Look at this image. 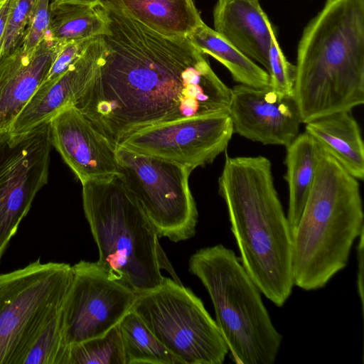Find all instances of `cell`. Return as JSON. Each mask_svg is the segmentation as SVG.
I'll list each match as a JSON object with an SVG mask.
<instances>
[{"label":"cell","mask_w":364,"mask_h":364,"mask_svg":"<svg viewBox=\"0 0 364 364\" xmlns=\"http://www.w3.org/2000/svg\"><path fill=\"white\" fill-rule=\"evenodd\" d=\"M97 5L107 23L104 54L73 105L115 146L155 126L229 114L231 88L187 36L157 32L116 0Z\"/></svg>","instance_id":"6da1fadb"},{"label":"cell","mask_w":364,"mask_h":364,"mask_svg":"<svg viewBox=\"0 0 364 364\" xmlns=\"http://www.w3.org/2000/svg\"><path fill=\"white\" fill-rule=\"evenodd\" d=\"M240 262L260 292L277 306L291 294L292 236L264 156H226L218 179Z\"/></svg>","instance_id":"7a4b0ae2"},{"label":"cell","mask_w":364,"mask_h":364,"mask_svg":"<svg viewBox=\"0 0 364 364\" xmlns=\"http://www.w3.org/2000/svg\"><path fill=\"white\" fill-rule=\"evenodd\" d=\"M293 96L306 124L364 102V0H326L299 42Z\"/></svg>","instance_id":"3957f363"},{"label":"cell","mask_w":364,"mask_h":364,"mask_svg":"<svg viewBox=\"0 0 364 364\" xmlns=\"http://www.w3.org/2000/svg\"><path fill=\"white\" fill-rule=\"evenodd\" d=\"M363 219L358 179L321 148L312 188L292 233L294 284L319 289L343 269L364 232Z\"/></svg>","instance_id":"277c9868"},{"label":"cell","mask_w":364,"mask_h":364,"mask_svg":"<svg viewBox=\"0 0 364 364\" xmlns=\"http://www.w3.org/2000/svg\"><path fill=\"white\" fill-rule=\"evenodd\" d=\"M82 186L85 218L98 249L97 263L109 277L136 294L159 287L161 269L177 277L157 232L119 176Z\"/></svg>","instance_id":"5b68a950"},{"label":"cell","mask_w":364,"mask_h":364,"mask_svg":"<svg viewBox=\"0 0 364 364\" xmlns=\"http://www.w3.org/2000/svg\"><path fill=\"white\" fill-rule=\"evenodd\" d=\"M189 271L209 294L232 361L273 364L282 336L235 252L221 244L202 248L190 257Z\"/></svg>","instance_id":"8992f818"},{"label":"cell","mask_w":364,"mask_h":364,"mask_svg":"<svg viewBox=\"0 0 364 364\" xmlns=\"http://www.w3.org/2000/svg\"><path fill=\"white\" fill-rule=\"evenodd\" d=\"M73 268L38 258L0 274V364H23L36 336L62 309Z\"/></svg>","instance_id":"52a82bcc"},{"label":"cell","mask_w":364,"mask_h":364,"mask_svg":"<svg viewBox=\"0 0 364 364\" xmlns=\"http://www.w3.org/2000/svg\"><path fill=\"white\" fill-rule=\"evenodd\" d=\"M161 343L183 364H222L228 346L203 301L191 289L164 277L136 294L132 308Z\"/></svg>","instance_id":"ba28073f"},{"label":"cell","mask_w":364,"mask_h":364,"mask_svg":"<svg viewBox=\"0 0 364 364\" xmlns=\"http://www.w3.org/2000/svg\"><path fill=\"white\" fill-rule=\"evenodd\" d=\"M119 176L154 226L159 237L177 242L193 237L198 210L188 178L192 168L116 146Z\"/></svg>","instance_id":"9c48e42d"},{"label":"cell","mask_w":364,"mask_h":364,"mask_svg":"<svg viewBox=\"0 0 364 364\" xmlns=\"http://www.w3.org/2000/svg\"><path fill=\"white\" fill-rule=\"evenodd\" d=\"M49 122L21 133L0 132V261L48 180Z\"/></svg>","instance_id":"30bf717a"},{"label":"cell","mask_w":364,"mask_h":364,"mask_svg":"<svg viewBox=\"0 0 364 364\" xmlns=\"http://www.w3.org/2000/svg\"><path fill=\"white\" fill-rule=\"evenodd\" d=\"M73 279L62 307L66 346L101 336L132 309L136 294L111 279L96 262L72 266Z\"/></svg>","instance_id":"8fae6325"},{"label":"cell","mask_w":364,"mask_h":364,"mask_svg":"<svg viewBox=\"0 0 364 364\" xmlns=\"http://www.w3.org/2000/svg\"><path fill=\"white\" fill-rule=\"evenodd\" d=\"M233 133L229 114L196 117L140 131L117 146L194 169L225 151Z\"/></svg>","instance_id":"7c38bea8"},{"label":"cell","mask_w":364,"mask_h":364,"mask_svg":"<svg viewBox=\"0 0 364 364\" xmlns=\"http://www.w3.org/2000/svg\"><path fill=\"white\" fill-rule=\"evenodd\" d=\"M229 115L233 132L263 144L288 146L299 134L301 122L293 95L270 85L238 84L231 88Z\"/></svg>","instance_id":"4fadbf2b"},{"label":"cell","mask_w":364,"mask_h":364,"mask_svg":"<svg viewBox=\"0 0 364 364\" xmlns=\"http://www.w3.org/2000/svg\"><path fill=\"white\" fill-rule=\"evenodd\" d=\"M50 141L81 183L119 176L116 146L73 104L49 121Z\"/></svg>","instance_id":"5bb4252c"},{"label":"cell","mask_w":364,"mask_h":364,"mask_svg":"<svg viewBox=\"0 0 364 364\" xmlns=\"http://www.w3.org/2000/svg\"><path fill=\"white\" fill-rule=\"evenodd\" d=\"M105 50L102 36L93 38L70 68L55 80L42 83L13 121L9 132L21 133L50 119L73 104L95 77Z\"/></svg>","instance_id":"9a60e30c"},{"label":"cell","mask_w":364,"mask_h":364,"mask_svg":"<svg viewBox=\"0 0 364 364\" xmlns=\"http://www.w3.org/2000/svg\"><path fill=\"white\" fill-rule=\"evenodd\" d=\"M56 49L48 32L34 48L26 50L21 43L0 57V132L9 130L43 82Z\"/></svg>","instance_id":"2e32d148"},{"label":"cell","mask_w":364,"mask_h":364,"mask_svg":"<svg viewBox=\"0 0 364 364\" xmlns=\"http://www.w3.org/2000/svg\"><path fill=\"white\" fill-rule=\"evenodd\" d=\"M215 31L267 71L271 39L275 31L259 0H218Z\"/></svg>","instance_id":"e0dca14e"},{"label":"cell","mask_w":364,"mask_h":364,"mask_svg":"<svg viewBox=\"0 0 364 364\" xmlns=\"http://www.w3.org/2000/svg\"><path fill=\"white\" fill-rule=\"evenodd\" d=\"M350 111L326 115L306 124L309 134L356 179L364 177V145Z\"/></svg>","instance_id":"ac0fdd59"},{"label":"cell","mask_w":364,"mask_h":364,"mask_svg":"<svg viewBox=\"0 0 364 364\" xmlns=\"http://www.w3.org/2000/svg\"><path fill=\"white\" fill-rule=\"evenodd\" d=\"M286 148L285 179L289 189L287 217L292 236L315 180L321 147L304 132L299 134Z\"/></svg>","instance_id":"d6986e66"},{"label":"cell","mask_w":364,"mask_h":364,"mask_svg":"<svg viewBox=\"0 0 364 364\" xmlns=\"http://www.w3.org/2000/svg\"><path fill=\"white\" fill-rule=\"evenodd\" d=\"M131 16L157 32L188 36L204 22L193 0H116Z\"/></svg>","instance_id":"ffe728a7"},{"label":"cell","mask_w":364,"mask_h":364,"mask_svg":"<svg viewBox=\"0 0 364 364\" xmlns=\"http://www.w3.org/2000/svg\"><path fill=\"white\" fill-rule=\"evenodd\" d=\"M201 52L221 63L239 84L255 87L270 85L268 73L205 23L187 36Z\"/></svg>","instance_id":"44dd1931"},{"label":"cell","mask_w":364,"mask_h":364,"mask_svg":"<svg viewBox=\"0 0 364 364\" xmlns=\"http://www.w3.org/2000/svg\"><path fill=\"white\" fill-rule=\"evenodd\" d=\"M106 31L107 23L98 5L50 2L49 32L55 42L88 40Z\"/></svg>","instance_id":"7402d4cb"},{"label":"cell","mask_w":364,"mask_h":364,"mask_svg":"<svg viewBox=\"0 0 364 364\" xmlns=\"http://www.w3.org/2000/svg\"><path fill=\"white\" fill-rule=\"evenodd\" d=\"M117 326L125 364H183L132 310L122 318Z\"/></svg>","instance_id":"603a6c76"},{"label":"cell","mask_w":364,"mask_h":364,"mask_svg":"<svg viewBox=\"0 0 364 364\" xmlns=\"http://www.w3.org/2000/svg\"><path fill=\"white\" fill-rule=\"evenodd\" d=\"M125 364L118 326L68 347L65 364Z\"/></svg>","instance_id":"cb8c5ba5"},{"label":"cell","mask_w":364,"mask_h":364,"mask_svg":"<svg viewBox=\"0 0 364 364\" xmlns=\"http://www.w3.org/2000/svg\"><path fill=\"white\" fill-rule=\"evenodd\" d=\"M68 346L63 331L62 309L40 331L23 364H65Z\"/></svg>","instance_id":"d4e9b609"},{"label":"cell","mask_w":364,"mask_h":364,"mask_svg":"<svg viewBox=\"0 0 364 364\" xmlns=\"http://www.w3.org/2000/svg\"><path fill=\"white\" fill-rule=\"evenodd\" d=\"M37 1L38 0H11L0 57L22 43Z\"/></svg>","instance_id":"484cf974"},{"label":"cell","mask_w":364,"mask_h":364,"mask_svg":"<svg viewBox=\"0 0 364 364\" xmlns=\"http://www.w3.org/2000/svg\"><path fill=\"white\" fill-rule=\"evenodd\" d=\"M268 68L270 87L279 92L293 95L295 79V66L290 63L283 53L273 33L268 56Z\"/></svg>","instance_id":"4316f807"},{"label":"cell","mask_w":364,"mask_h":364,"mask_svg":"<svg viewBox=\"0 0 364 364\" xmlns=\"http://www.w3.org/2000/svg\"><path fill=\"white\" fill-rule=\"evenodd\" d=\"M50 0H38L25 31L22 46L34 48L49 32Z\"/></svg>","instance_id":"83f0119b"},{"label":"cell","mask_w":364,"mask_h":364,"mask_svg":"<svg viewBox=\"0 0 364 364\" xmlns=\"http://www.w3.org/2000/svg\"><path fill=\"white\" fill-rule=\"evenodd\" d=\"M92 38L65 43L55 42L57 49L49 70L42 83L53 81L65 72L77 60Z\"/></svg>","instance_id":"f1b7e54d"},{"label":"cell","mask_w":364,"mask_h":364,"mask_svg":"<svg viewBox=\"0 0 364 364\" xmlns=\"http://www.w3.org/2000/svg\"><path fill=\"white\" fill-rule=\"evenodd\" d=\"M363 232H362L359 236V243H358V291L361 300V303H363Z\"/></svg>","instance_id":"f546056e"},{"label":"cell","mask_w":364,"mask_h":364,"mask_svg":"<svg viewBox=\"0 0 364 364\" xmlns=\"http://www.w3.org/2000/svg\"><path fill=\"white\" fill-rule=\"evenodd\" d=\"M10 1L11 0H7V1L0 9V51L5 33V28L9 11Z\"/></svg>","instance_id":"4dcf8cb0"},{"label":"cell","mask_w":364,"mask_h":364,"mask_svg":"<svg viewBox=\"0 0 364 364\" xmlns=\"http://www.w3.org/2000/svg\"><path fill=\"white\" fill-rule=\"evenodd\" d=\"M100 1H101V0H50V2H52V3L67 2V3L87 4V5H92V6H96Z\"/></svg>","instance_id":"1f68e13d"},{"label":"cell","mask_w":364,"mask_h":364,"mask_svg":"<svg viewBox=\"0 0 364 364\" xmlns=\"http://www.w3.org/2000/svg\"><path fill=\"white\" fill-rule=\"evenodd\" d=\"M7 1V0H0V9L3 6V5Z\"/></svg>","instance_id":"d6a6232c"}]
</instances>
